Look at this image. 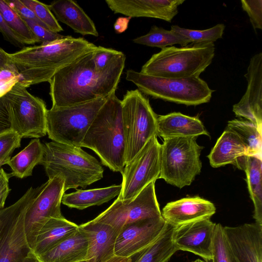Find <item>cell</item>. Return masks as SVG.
I'll return each mask as SVG.
<instances>
[{"label":"cell","instance_id":"cell-18","mask_svg":"<svg viewBox=\"0 0 262 262\" xmlns=\"http://www.w3.org/2000/svg\"><path fill=\"white\" fill-rule=\"evenodd\" d=\"M223 231L238 262H262V225L255 222L225 226Z\"/></svg>","mask_w":262,"mask_h":262},{"label":"cell","instance_id":"cell-37","mask_svg":"<svg viewBox=\"0 0 262 262\" xmlns=\"http://www.w3.org/2000/svg\"><path fill=\"white\" fill-rule=\"evenodd\" d=\"M21 138L10 130L0 135V168L7 164L15 148L20 146Z\"/></svg>","mask_w":262,"mask_h":262},{"label":"cell","instance_id":"cell-10","mask_svg":"<svg viewBox=\"0 0 262 262\" xmlns=\"http://www.w3.org/2000/svg\"><path fill=\"white\" fill-rule=\"evenodd\" d=\"M107 98L48 110L49 138L54 142L80 147L86 132Z\"/></svg>","mask_w":262,"mask_h":262},{"label":"cell","instance_id":"cell-43","mask_svg":"<svg viewBox=\"0 0 262 262\" xmlns=\"http://www.w3.org/2000/svg\"><path fill=\"white\" fill-rule=\"evenodd\" d=\"M12 130L9 105L6 96L0 97V135Z\"/></svg>","mask_w":262,"mask_h":262},{"label":"cell","instance_id":"cell-39","mask_svg":"<svg viewBox=\"0 0 262 262\" xmlns=\"http://www.w3.org/2000/svg\"><path fill=\"white\" fill-rule=\"evenodd\" d=\"M24 20L32 33L41 43L51 42L65 37V35L54 32L35 21Z\"/></svg>","mask_w":262,"mask_h":262},{"label":"cell","instance_id":"cell-30","mask_svg":"<svg viewBox=\"0 0 262 262\" xmlns=\"http://www.w3.org/2000/svg\"><path fill=\"white\" fill-rule=\"evenodd\" d=\"M173 228L166 223L158 237L140 253L134 262H168L178 251L172 239Z\"/></svg>","mask_w":262,"mask_h":262},{"label":"cell","instance_id":"cell-47","mask_svg":"<svg viewBox=\"0 0 262 262\" xmlns=\"http://www.w3.org/2000/svg\"><path fill=\"white\" fill-rule=\"evenodd\" d=\"M10 66L8 53L0 48V70L7 69Z\"/></svg>","mask_w":262,"mask_h":262},{"label":"cell","instance_id":"cell-46","mask_svg":"<svg viewBox=\"0 0 262 262\" xmlns=\"http://www.w3.org/2000/svg\"><path fill=\"white\" fill-rule=\"evenodd\" d=\"M131 18L129 17H120L118 18L114 24V28L115 31L117 33L124 32L127 29Z\"/></svg>","mask_w":262,"mask_h":262},{"label":"cell","instance_id":"cell-16","mask_svg":"<svg viewBox=\"0 0 262 262\" xmlns=\"http://www.w3.org/2000/svg\"><path fill=\"white\" fill-rule=\"evenodd\" d=\"M215 226L208 218L174 227L172 239L176 249L211 261Z\"/></svg>","mask_w":262,"mask_h":262},{"label":"cell","instance_id":"cell-13","mask_svg":"<svg viewBox=\"0 0 262 262\" xmlns=\"http://www.w3.org/2000/svg\"><path fill=\"white\" fill-rule=\"evenodd\" d=\"M155 182L150 183L132 200L123 201L117 198L93 220L109 225L119 232L126 224L162 217L156 194Z\"/></svg>","mask_w":262,"mask_h":262},{"label":"cell","instance_id":"cell-29","mask_svg":"<svg viewBox=\"0 0 262 262\" xmlns=\"http://www.w3.org/2000/svg\"><path fill=\"white\" fill-rule=\"evenodd\" d=\"M43 155V145L39 139L32 140L20 152L8 163L12 172L10 176L23 179L32 174L34 167L40 163Z\"/></svg>","mask_w":262,"mask_h":262},{"label":"cell","instance_id":"cell-5","mask_svg":"<svg viewBox=\"0 0 262 262\" xmlns=\"http://www.w3.org/2000/svg\"><path fill=\"white\" fill-rule=\"evenodd\" d=\"M214 55L213 42L190 43L180 48L168 47L152 55L140 72L164 78L199 77L211 63Z\"/></svg>","mask_w":262,"mask_h":262},{"label":"cell","instance_id":"cell-42","mask_svg":"<svg viewBox=\"0 0 262 262\" xmlns=\"http://www.w3.org/2000/svg\"><path fill=\"white\" fill-rule=\"evenodd\" d=\"M6 2L9 6L23 19L33 20L42 25L37 18L34 13L23 4L20 0H6Z\"/></svg>","mask_w":262,"mask_h":262},{"label":"cell","instance_id":"cell-28","mask_svg":"<svg viewBox=\"0 0 262 262\" xmlns=\"http://www.w3.org/2000/svg\"><path fill=\"white\" fill-rule=\"evenodd\" d=\"M121 188V184L88 190L77 189L75 192L64 194L61 203L69 208L82 210L108 202L120 194Z\"/></svg>","mask_w":262,"mask_h":262},{"label":"cell","instance_id":"cell-49","mask_svg":"<svg viewBox=\"0 0 262 262\" xmlns=\"http://www.w3.org/2000/svg\"><path fill=\"white\" fill-rule=\"evenodd\" d=\"M191 262H206V261H205L204 260H201L200 259H197L194 261H192Z\"/></svg>","mask_w":262,"mask_h":262},{"label":"cell","instance_id":"cell-9","mask_svg":"<svg viewBox=\"0 0 262 262\" xmlns=\"http://www.w3.org/2000/svg\"><path fill=\"white\" fill-rule=\"evenodd\" d=\"M196 139L176 137L164 139L161 145L159 179L179 188L191 184L202 168L200 157L203 147L197 143Z\"/></svg>","mask_w":262,"mask_h":262},{"label":"cell","instance_id":"cell-7","mask_svg":"<svg viewBox=\"0 0 262 262\" xmlns=\"http://www.w3.org/2000/svg\"><path fill=\"white\" fill-rule=\"evenodd\" d=\"M126 79L134 83L142 94L186 105L207 103L213 92L200 77L164 78L128 70L126 73Z\"/></svg>","mask_w":262,"mask_h":262},{"label":"cell","instance_id":"cell-31","mask_svg":"<svg viewBox=\"0 0 262 262\" xmlns=\"http://www.w3.org/2000/svg\"><path fill=\"white\" fill-rule=\"evenodd\" d=\"M226 129L239 137L248 156L262 154V128L247 120L235 119L228 122Z\"/></svg>","mask_w":262,"mask_h":262},{"label":"cell","instance_id":"cell-6","mask_svg":"<svg viewBox=\"0 0 262 262\" xmlns=\"http://www.w3.org/2000/svg\"><path fill=\"white\" fill-rule=\"evenodd\" d=\"M44 185L30 187L15 203L0 211V262H39L27 238L25 216Z\"/></svg>","mask_w":262,"mask_h":262},{"label":"cell","instance_id":"cell-11","mask_svg":"<svg viewBox=\"0 0 262 262\" xmlns=\"http://www.w3.org/2000/svg\"><path fill=\"white\" fill-rule=\"evenodd\" d=\"M26 89L18 82L5 95L11 129L21 138L42 137L47 134L46 103Z\"/></svg>","mask_w":262,"mask_h":262},{"label":"cell","instance_id":"cell-32","mask_svg":"<svg viewBox=\"0 0 262 262\" xmlns=\"http://www.w3.org/2000/svg\"><path fill=\"white\" fill-rule=\"evenodd\" d=\"M134 43L152 47H158L163 49L179 44L184 47L190 43V41L182 35L162 27L154 25L145 35L133 39Z\"/></svg>","mask_w":262,"mask_h":262},{"label":"cell","instance_id":"cell-24","mask_svg":"<svg viewBox=\"0 0 262 262\" xmlns=\"http://www.w3.org/2000/svg\"><path fill=\"white\" fill-rule=\"evenodd\" d=\"M57 21L82 35L98 36L95 24L83 10L73 0H57L48 5Z\"/></svg>","mask_w":262,"mask_h":262},{"label":"cell","instance_id":"cell-19","mask_svg":"<svg viewBox=\"0 0 262 262\" xmlns=\"http://www.w3.org/2000/svg\"><path fill=\"white\" fill-rule=\"evenodd\" d=\"M114 13L126 17H151L171 22L178 14V7L185 0H106Z\"/></svg>","mask_w":262,"mask_h":262},{"label":"cell","instance_id":"cell-17","mask_svg":"<svg viewBox=\"0 0 262 262\" xmlns=\"http://www.w3.org/2000/svg\"><path fill=\"white\" fill-rule=\"evenodd\" d=\"M248 85L240 101L233 106L235 115L262 128V53L250 59L244 75Z\"/></svg>","mask_w":262,"mask_h":262},{"label":"cell","instance_id":"cell-12","mask_svg":"<svg viewBox=\"0 0 262 262\" xmlns=\"http://www.w3.org/2000/svg\"><path fill=\"white\" fill-rule=\"evenodd\" d=\"M161 145L151 138L137 155L126 163L121 172V190L118 199L125 201L136 196L147 185L159 179Z\"/></svg>","mask_w":262,"mask_h":262},{"label":"cell","instance_id":"cell-23","mask_svg":"<svg viewBox=\"0 0 262 262\" xmlns=\"http://www.w3.org/2000/svg\"><path fill=\"white\" fill-rule=\"evenodd\" d=\"M209 136L202 122L197 117L173 112L157 117V136L163 139L176 137L197 138Z\"/></svg>","mask_w":262,"mask_h":262},{"label":"cell","instance_id":"cell-40","mask_svg":"<svg viewBox=\"0 0 262 262\" xmlns=\"http://www.w3.org/2000/svg\"><path fill=\"white\" fill-rule=\"evenodd\" d=\"M19 81V75L11 64L9 68L0 70V97L5 96Z\"/></svg>","mask_w":262,"mask_h":262},{"label":"cell","instance_id":"cell-3","mask_svg":"<svg viewBox=\"0 0 262 262\" xmlns=\"http://www.w3.org/2000/svg\"><path fill=\"white\" fill-rule=\"evenodd\" d=\"M80 147L93 150L110 170L122 172L126 164L125 143L121 100L115 93L107 98L98 111Z\"/></svg>","mask_w":262,"mask_h":262},{"label":"cell","instance_id":"cell-21","mask_svg":"<svg viewBox=\"0 0 262 262\" xmlns=\"http://www.w3.org/2000/svg\"><path fill=\"white\" fill-rule=\"evenodd\" d=\"M88 240L87 262H106L115 256V245L119 233L109 225L93 220L79 226Z\"/></svg>","mask_w":262,"mask_h":262},{"label":"cell","instance_id":"cell-38","mask_svg":"<svg viewBox=\"0 0 262 262\" xmlns=\"http://www.w3.org/2000/svg\"><path fill=\"white\" fill-rule=\"evenodd\" d=\"M242 7L248 14L254 30L262 29V1L242 0Z\"/></svg>","mask_w":262,"mask_h":262},{"label":"cell","instance_id":"cell-48","mask_svg":"<svg viewBox=\"0 0 262 262\" xmlns=\"http://www.w3.org/2000/svg\"><path fill=\"white\" fill-rule=\"evenodd\" d=\"M132 259L131 257L126 258L118 257L117 256H114L111 259H109L106 262H132Z\"/></svg>","mask_w":262,"mask_h":262},{"label":"cell","instance_id":"cell-4","mask_svg":"<svg viewBox=\"0 0 262 262\" xmlns=\"http://www.w3.org/2000/svg\"><path fill=\"white\" fill-rule=\"evenodd\" d=\"M40 164L49 179L56 176L64 179V191L86 186L101 180L104 169L100 163L81 147L52 141L45 143Z\"/></svg>","mask_w":262,"mask_h":262},{"label":"cell","instance_id":"cell-20","mask_svg":"<svg viewBox=\"0 0 262 262\" xmlns=\"http://www.w3.org/2000/svg\"><path fill=\"white\" fill-rule=\"evenodd\" d=\"M216 208L211 202L195 196L168 203L161 215L167 224L173 227L204 219H210Z\"/></svg>","mask_w":262,"mask_h":262},{"label":"cell","instance_id":"cell-44","mask_svg":"<svg viewBox=\"0 0 262 262\" xmlns=\"http://www.w3.org/2000/svg\"><path fill=\"white\" fill-rule=\"evenodd\" d=\"M0 32L3 35L4 39L9 42L12 45L20 48H24V44L17 35L11 30L5 22L4 18L0 13Z\"/></svg>","mask_w":262,"mask_h":262},{"label":"cell","instance_id":"cell-35","mask_svg":"<svg viewBox=\"0 0 262 262\" xmlns=\"http://www.w3.org/2000/svg\"><path fill=\"white\" fill-rule=\"evenodd\" d=\"M212 253V262H238L228 243L223 226L220 224H215Z\"/></svg>","mask_w":262,"mask_h":262},{"label":"cell","instance_id":"cell-36","mask_svg":"<svg viewBox=\"0 0 262 262\" xmlns=\"http://www.w3.org/2000/svg\"><path fill=\"white\" fill-rule=\"evenodd\" d=\"M21 2L31 9L40 23L49 30L59 33L63 31L48 6L36 0H20Z\"/></svg>","mask_w":262,"mask_h":262},{"label":"cell","instance_id":"cell-45","mask_svg":"<svg viewBox=\"0 0 262 262\" xmlns=\"http://www.w3.org/2000/svg\"><path fill=\"white\" fill-rule=\"evenodd\" d=\"M9 179V176L0 168V211L4 208L6 200L10 191Z\"/></svg>","mask_w":262,"mask_h":262},{"label":"cell","instance_id":"cell-15","mask_svg":"<svg viewBox=\"0 0 262 262\" xmlns=\"http://www.w3.org/2000/svg\"><path fill=\"white\" fill-rule=\"evenodd\" d=\"M166 225L162 216L123 226L116 239L115 255L129 258L140 253L158 237Z\"/></svg>","mask_w":262,"mask_h":262},{"label":"cell","instance_id":"cell-25","mask_svg":"<svg viewBox=\"0 0 262 262\" xmlns=\"http://www.w3.org/2000/svg\"><path fill=\"white\" fill-rule=\"evenodd\" d=\"M88 240L78 227L71 236L37 257L39 262H78L85 260Z\"/></svg>","mask_w":262,"mask_h":262},{"label":"cell","instance_id":"cell-27","mask_svg":"<svg viewBox=\"0 0 262 262\" xmlns=\"http://www.w3.org/2000/svg\"><path fill=\"white\" fill-rule=\"evenodd\" d=\"M247 155V148L239 137L226 129L207 157L211 166L217 168L229 164H234L239 158Z\"/></svg>","mask_w":262,"mask_h":262},{"label":"cell","instance_id":"cell-8","mask_svg":"<svg viewBox=\"0 0 262 262\" xmlns=\"http://www.w3.org/2000/svg\"><path fill=\"white\" fill-rule=\"evenodd\" d=\"M126 164L153 137L157 136V117L148 99L138 89L127 91L121 100Z\"/></svg>","mask_w":262,"mask_h":262},{"label":"cell","instance_id":"cell-26","mask_svg":"<svg viewBox=\"0 0 262 262\" xmlns=\"http://www.w3.org/2000/svg\"><path fill=\"white\" fill-rule=\"evenodd\" d=\"M233 165L246 173L254 207L253 218L255 223L262 225V154L241 157Z\"/></svg>","mask_w":262,"mask_h":262},{"label":"cell","instance_id":"cell-14","mask_svg":"<svg viewBox=\"0 0 262 262\" xmlns=\"http://www.w3.org/2000/svg\"><path fill=\"white\" fill-rule=\"evenodd\" d=\"M64 179L57 175L49 179L28 208L25 216L28 242L36 230L47 220L61 217L60 205L64 194Z\"/></svg>","mask_w":262,"mask_h":262},{"label":"cell","instance_id":"cell-50","mask_svg":"<svg viewBox=\"0 0 262 262\" xmlns=\"http://www.w3.org/2000/svg\"><path fill=\"white\" fill-rule=\"evenodd\" d=\"M78 262H87V261L86 260H83Z\"/></svg>","mask_w":262,"mask_h":262},{"label":"cell","instance_id":"cell-41","mask_svg":"<svg viewBox=\"0 0 262 262\" xmlns=\"http://www.w3.org/2000/svg\"><path fill=\"white\" fill-rule=\"evenodd\" d=\"M120 51L103 47L94 52L93 62L97 71H102L110 63L112 59Z\"/></svg>","mask_w":262,"mask_h":262},{"label":"cell","instance_id":"cell-34","mask_svg":"<svg viewBox=\"0 0 262 262\" xmlns=\"http://www.w3.org/2000/svg\"><path fill=\"white\" fill-rule=\"evenodd\" d=\"M225 26L219 24L206 30H193L171 26L170 30L188 39L190 43L213 42L222 37Z\"/></svg>","mask_w":262,"mask_h":262},{"label":"cell","instance_id":"cell-2","mask_svg":"<svg viewBox=\"0 0 262 262\" xmlns=\"http://www.w3.org/2000/svg\"><path fill=\"white\" fill-rule=\"evenodd\" d=\"M100 47L82 37L68 35L51 42L25 47L8 55L10 63L19 75V82L27 88L49 82L58 71Z\"/></svg>","mask_w":262,"mask_h":262},{"label":"cell","instance_id":"cell-1","mask_svg":"<svg viewBox=\"0 0 262 262\" xmlns=\"http://www.w3.org/2000/svg\"><path fill=\"white\" fill-rule=\"evenodd\" d=\"M95 52L79 57L52 78L49 82L52 108L107 98L115 93L125 66V55L120 52L99 71L93 62Z\"/></svg>","mask_w":262,"mask_h":262},{"label":"cell","instance_id":"cell-22","mask_svg":"<svg viewBox=\"0 0 262 262\" xmlns=\"http://www.w3.org/2000/svg\"><path fill=\"white\" fill-rule=\"evenodd\" d=\"M78 227L63 216L50 218L36 230L28 243L38 257L71 236Z\"/></svg>","mask_w":262,"mask_h":262},{"label":"cell","instance_id":"cell-33","mask_svg":"<svg viewBox=\"0 0 262 262\" xmlns=\"http://www.w3.org/2000/svg\"><path fill=\"white\" fill-rule=\"evenodd\" d=\"M0 13L8 27L24 44L40 42L25 20L9 6L6 0H0Z\"/></svg>","mask_w":262,"mask_h":262}]
</instances>
